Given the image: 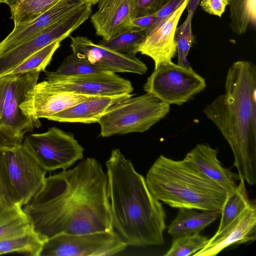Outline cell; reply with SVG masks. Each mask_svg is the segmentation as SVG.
<instances>
[{"mask_svg":"<svg viewBox=\"0 0 256 256\" xmlns=\"http://www.w3.org/2000/svg\"><path fill=\"white\" fill-rule=\"evenodd\" d=\"M22 209L34 231L46 240L62 234L114 230L108 176L94 158L46 177L42 189Z\"/></svg>","mask_w":256,"mask_h":256,"instance_id":"cell-1","label":"cell"},{"mask_svg":"<svg viewBox=\"0 0 256 256\" xmlns=\"http://www.w3.org/2000/svg\"><path fill=\"white\" fill-rule=\"evenodd\" d=\"M106 165L114 232L128 246L163 244L166 213L146 178L118 148L112 150Z\"/></svg>","mask_w":256,"mask_h":256,"instance_id":"cell-2","label":"cell"},{"mask_svg":"<svg viewBox=\"0 0 256 256\" xmlns=\"http://www.w3.org/2000/svg\"><path fill=\"white\" fill-rule=\"evenodd\" d=\"M225 92L204 109L234 156V166L249 184L256 182V66L238 60L229 68Z\"/></svg>","mask_w":256,"mask_h":256,"instance_id":"cell-3","label":"cell"},{"mask_svg":"<svg viewBox=\"0 0 256 256\" xmlns=\"http://www.w3.org/2000/svg\"><path fill=\"white\" fill-rule=\"evenodd\" d=\"M146 180L152 194L171 207L221 213L227 192L184 160L160 155L148 170Z\"/></svg>","mask_w":256,"mask_h":256,"instance_id":"cell-4","label":"cell"},{"mask_svg":"<svg viewBox=\"0 0 256 256\" xmlns=\"http://www.w3.org/2000/svg\"><path fill=\"white\" fill-rule=\"evenodd\" d=\"M40 73L33 71L0 76V146L22 144L26 133L40 126L34 108Z\"/></svg>","mask_w":256,"mask_h":256,"instance_id":"cell-5","label":"cell"},{"mask_svg":"<svg viewBox=\"0 0 256 256\" xmlns=\"http://www.w3.org/2000/svg\"><path fill=\"white\" fill-rule=\"evenodd\" d=\"M170 105L146 94L128 98L112 106L98 122L100 136L144 132L164 118Z\"/></svg>","mask_w":256,"mask_h":256,"instance_id":"cell-6","label":"cell"},{"mask_svg":"<svg viewBox=\"0 0 256 256\" xmlns=\"http://www.w3.org/2000/svg\"><path fill=\"white\" fill-rule=\"evenodd\" d=\"M0 161L12 198L22 208L43 188L46 171L23 142L12 146H0Z\"/></svg>","mask_w":256,"mask_h":256,"instance_id":"cell-7","label":"cell"},{"mask_svg":"<svg viewBox=\"0 0 256 256\" xmlns=\"http://www.w3.org/2000/svg\"><path fill=\"white\" fill-rule=\"evenodd\" d=\"M206 87V80L192 68L172 62L160 65L147 78L144 90L169 105L181 106Z\"/></svg>","mask_w":256,"mask_h":256,"instance_id":"cell-8","label":"cell"},{"mask_svg":"<svg viewBox=\"0 0 256 256\" xmlns=\"http://www.w3.org/2000/svg\"><path fill=\"white\" fill-rule=\"evenodd\" d=\"M23 143L46 172L66 170L84 158V148L74 134L55 126L43 133L26 136Z\"/></svg>","mask_w":256,"mask_h":256,"instance_id":"cell-9","label":"cell"},{"mask_svg":"<svg viewBox=\"0 0 256 256\" xmlns=\"http://www.w3.org/2000/svg\"><path fill=\"white\" fill-rule=\"evenodd\" d=\"M128 246L114 230L82 234H62L46 239L39 256H108Z\"/></svg>","mask_w":256,"mask_h":256,"instance_id":"cell-10","label":"cell"},{"mask_svg":"<svg viewBox=\"0 0 256 256\" xmlns=\"http://www.w3.org/2000/svg\"><path fill=\"white\" fill-rule=\"evenodd\" d=\"M92 5L88 3L78 10L50 25L27 42L0 55V76L16 67L30 56L58 40L70 36L92 13Z\"/></svg>","mask_w":256,"mask_h":256,"instance_id":"cell-11","label":"cell"},{"mask_svg":"<svg viewBox=\"0 0 256 256\" xmlns=\"http://www.w3.org/2000/svg\"><path fill=\"white\" fill-rule=\"evenodd\" d=\"M52 91L88 96H116L129 94L134 88L130 80L112 72L46 80L37 84Z\"/></svg>","mask_w":256,"mask_h":256,"instance_id":"cell-12","label":"cell"},{"mask_svg":"<svg viewBox=\"0 0 256 256\" xmlns=\"http://www.w3.org/2000/svg\"><path fill=\"white\" fill-rule=\"evenodd\" d=\"M72 52L92 64L98 65L113 72L144 74L148 68L136 55L120 53L95 44L86 36H70Z\"/></svg>","mask_w":256,"mask_h":256,"instance_id":"cell-13","label":"cell"},{"mask_svg":"<svg viewBox=\"0 0 256 256\" xmlns=\"http://www.w3.org/2000/svg\"><path fill=\"white\" fill-rule=\"evenodd\" d=\"M189 0H184L174 12L161 20L138 44V52L152 58L154 69L161 64L172 62L174 57L177 52L175 30Z\"/></svg>","mask_w":256,"mask_h":256,"instance_id":"cell-14","label":"cell"},{"mask_svg":"<svg viewBox=\"0 0 256 256\" xmlns=\"http://www.w3.org/2000/svg\"><path fill=\"white\" fill-rule=\"evenodd\" d=\"M256 238V207L250 203L224 229L208 239L206 244L194 256H214L234 244H245Z\"/></svg>","mask_w":256,"mask_h":256,"instance_id":"cell-15","label":"cell"},{"mask_svg":"<svg viewBox=\"0 0 256 256\" xmlns=\"http://www.w3.org/2000/svg\"><path fill=\"white\" fill-rule=\"evenodd\" d=\"M88 3L90 2L84 0H59L33 21L14 27L12 31L0 42V55L27 42L50 25L78 10Z\"/></svg>","mask_w":256,"mask_h":256,"instance_id":"cell-16","label":"cell"},{"mask_svg":"<svg viewBox=\"0 0 256 256\" xmlns=\"http://www.w3.org/2000/svg\"><path fill=\"white\" fill-rule=\"evenodd\" d=\"M98 10L90 16L97 36L108 40L130 28V0H98Z\"/></svg>","mask_w":256,"mask_h":256,"instance_id":"cell-17","label":"cell"},{"mask_svg":"<svg viewBox=\"0 0 256 256\" xmlns=\"http://www.w3.org/2000/svg\"><path fill=\"white\" fill-rule=\"evenodd\" d=\"M218 150L208 144H198L183 159L199 172L215 182L227 194L237 186L232 173L223 167L218 160Z\"/></svg>","mask_w":256,"mask_h":256,"instance_id":"cell-18","label":"cell"},{"mask_svg":"<svg viewBox=\"0 0 256 256\" xmlns=\"http://www.w3.org/2000/svg\"><path fill=\"white\" fill-rule=\"evenodd\" d=\"M134 94L91 96L84 101L50 116L48 120L62 122L92 124L116 104Z\"/></svg>","mask_w":256,"mask_h":256,"instance_id":"cell-19","label":"cell"},{"mask_svg":"<svg viewBox=\"0 0 256 256\" xmlns=\"http://www.w3.org/2000/svg\"><path fill=\"white\" fill-rule=\"evenodd\" d=\"M90 96L70 92L52 91L36 84L34 95L35 114L38 118L48 119L54 114L84 101Z\"/></svg>","mask_w":256,"mask_h":256,"instance_id":"cell-20","label":"cell"},{"mask_svg":"<svg viewBox=\"0 0 256 256\" xmlns=\"http://www.w3.org/2000/svg\"><path fill=\"white\" fill-rule=\"evenodd\" d=\"M220 214L216 211L198 212L193 209L180 208L176 218L168 226V233L173 238L200 233Z\"/></svg>","mask_w":256,"mask_h":256,"instance_id":"cell-21","label":"cell"},{"mask_svg":"<svg viewBox=\"0 0 256 256\" xmlns=\"http://www.w3.org/2000/svg\"><path fill=\"white\" fill-rule=\"evenodd\" d=\"M44 72L46 80L67 76L104 74L113 72L107 68L90 63L74 52L64 58L56 71Z\"/></svg>","mask_w":256,"mask_h":256,"instance_id":"cell-22","label":"cell"},{"mask_svg":"<svg viewBox=\"0 0 256 256\" xmlns=\"http://www.w3.org/2000/svg\"><path fill=\"white\" fill-rule=\"evenodd\" d=\"M59 0H6L14 27L29 23L46 12Z\"/></svg>","mask_w":256,"mask_h":256,"instance_id":"cell-23","label":"cell"},{"mask_svg":"<svg viewBox=\"0 0 256 256\" xmlns=\"http://www.w3.org/2000/svg\"><path fill=\"white\" fill-rule=\"evenodd\" d=\"M46 240L32 227L24 232L0 240V254L19 252L39 256Z\"/></svg>","mask_w":256,"mask_h":256,"instance_id":"cell-24","label":"cell"},{"mask_svg":"<svg viewBox=\"0 0 256 256\" xmlns=\"http://www.w3.org/2000/svg\"><path fill=\"white\" fill-rule=\"evenodd\" d=\"M230 27L238 36L244 34L248 26L256 27V0H228Z\"/></svg>","mask_w":256,"mask_h":256,"instance_id":"cell-25","label":"cell"},{"mask_svg":"<svg viewBox=\"0 0 256 256\" xmlns=\"http://www.w3.org/2000/svg\"><path fill=\"white\" fill-rule=\"evenodd\" d=\"M240 182L232 192L227 194L221 212V218L218 230V233L224 229L236 218L251 202H250L244 179L240 178Z\"/></svg>","mask_w":256,"mask_h":256,"instance_id":"cell-26","label":"cell"},{"mask_svg":"<svg viewBox=\"0 0 256 256\" xmlns=\"http://www.w3.org/2000/svg\"><path fill=\"white\" fill-rule=\"evenodd\" d=\"M32 227L22 208L15 204L0 215V240L24 232Z\"/></svg>","mask_w":256,"mask_h":256,"instance_id":"cell-27","label":"cell"},{"mask_svg":"<svg viewBox=\"0 0 256 256\" xmlns=\"http://www.w3.org/2000/svg\"><path fill=\"white\" fill-rule=\"evenodd\" d=\"M145 36L141 30L128 28L110 39L102 40L98 44L120 53L136 55L138 46Z\"/></svg>","mask_w":256,"mask_h":256,"instance_id":"cell-28","label":"cell"},{"mask_svg":"<svg viewBox=\"0 0 256 256\" xmlns=\"http://www.w3.org/2000/svg\"><path fill=\"white\" fill-rule=\"evenodd\" d=\"M62 40L55 41L34 53L6 74H18L33 71H44Z\"/></svg>","mask_w":256,"mask_h":256,"instance_id":"cell-29","label":"cell"},{"mask_svg":"<svg viewBox=\"0 0 256 256\" xmlns=\"http://www.w3.org/2000/svg\"><path fill=\"white\" fill-rule=\"evenodd\" d=\"M194 14L188 12L184 22L176 28L174 40L178 52V64L190 66L187 56L194 41L192 28V21Z\"/></svg>","mask_w":256,"mask_h":256,"instance_id":"cell-30","label":"cell"},{"mask_svg":"<svg viewBox=\"0 0 256 256\" xmlns=\"http://www.w3.org/2000/svg\"><path fill=\"white\" fill-rule=\"evenodd\" d=\"M208 238L198 234L184 235L174 238L169 250L165 256H189L202 248L207 244Z\"/></svg>","mask_w":256,"mask_h":256,"instance_id":"cell-31","label":"cell"},{"mask_svg":"<svg viewBox=\"0 0 256 256\" xmlns=\"http://www.w3.org/2000/svg\"><path fill=\"white\" fill-rule=\"evenodd\" d=\"M170 0H130L131 19L158 12Z\"/></svg>","mask_w":256,"mask_h":256,"instance_id":"cell-32","label":"cell"},{"mask_svg":"<svg viewBox=\"0 0 256 256\" xmlns=\"http://www.w3.org/2000/svg\"><path fill=\"white\" fill-rule=\"evenodd\" d=\"M15 204H16L8 186L0 161V215Z\"/></svg>","mask_w":256,"mask_h":256,"instance_id":"cell-33","label":"cell"},{"mask_svg":"<svg viewBox=\"0 0 256 256\" xmlns=\"http://www.w3.org/2000/svg\"><path fill=\"white\" fill-rule=\"evenodd\" d=\"M228 4V0H200L198 4L208 14L221 18Z\"/></svg>","mask_w":256,"mask_h":256,"instance_id":"cell-34","label":"cell"},{"mask_svg":"<svg viewBox=\"0 0 256 256\" xmlns=\"http://www.w3.org/2000/svg\"><path fill=\"white\" fill-rule=\"evenodd\" d=\"M154 14L145 16L131 19L130 28H136L143 31L145 35L151 30L156 20Z\"/></svg>","mask_w":256,"mask_h":256,"instance_id":"cell-35","label":"cell"},{"mask_svg":"<svg viewBox=\"0 0 256 256\" xmlns=\"http://www.w3.org/2000/svg\"><path fill=\"white\" fill-rule=\"evenodd\" d=\"M184 0H170L158 12L154 14L156 18L151 30L161 20L174 12L182 4Z\"/></svg>","mask_w":256,"mask_h":256,"instance_id":"cell-36","label":"cell"},{"mask_svg":"<svg viewBox=\"0 0 256 256\" xmlns=\"http://www.w3.org/2000/svg\"><path fill=\"white\" fill-rule=\"evenodd\" d=\"M200 0H190L187 8L188 12L194 13Z\"/></svg>","mask_w":256,"mask_h":256,"instance_id":"cell-37","label":"cell"},{"mask_svg":"<svg viewBox=\"0 0 256 256\" xmlns=\"http://www.w3.org/2000/svg\"><path fill=\"white\" fill-rule=\"evenodd\" d=\"M86 2H90L92 6L98 3V0H84Z\"/></svg>","mask_w":256,"mask_h":256,"instance_id":"cell-38","label":"cell"},{"mask_svg":"<svg viewBox=\"0 0 256 256\" xmlns=\"http://www.w3.org/2000/svg\"><path fill=\"white\" fill-rule=\"evenodd\" d=\"M6 0H0V3H1V2H4L5 3Z\"/></svg>","mask_w":256,"mask_h":256,"instance_id":"cell-39","label":"cell"}]
</instances>
